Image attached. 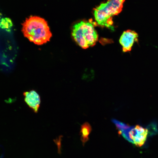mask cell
<instances>
[{
    "label": "cell",
    "mask_w": 158,
    "mask_h": 158,
    "mask_svg": "<svg viewBox=\"0 0 158 158\" xmlns=\"http://www.w3.org/2000/svg\"><path fill=\"white\" fill-rule=\"evenodd\" d=\"M72 34L76 42L84 49L94 46L98 39V34L93 24L86 21H81L75 24Z\"/></svg>",
    "instance_id": "obj_3"
},
{
    "label": "cell",
    "mask_w": 158,
    "mask_h": 158,
    "mask_svg": "<svg viewBox=\"0 0 158 158\" xmlns=\"http://www.w3.org/2000/svg\"><path fill=\"white\" fill-rule=\"evenodd\" d=\"M138 34L135 31L128 30L124 31L119 39L123 52L130 51L135 42H138Z\"/></svg>",
    "instance_id": "obj_5"
},
{
    "label": "cell",
    "mask_w": 158,
    "mask_h": 158,
    "mask_svg": "<svg viewBox=\"0 0 158 158\" xmlns=\"http://www.w3.org/2000/svg\"><path fill=\"white\" fill-rule=\"evenodd\" d=\"M125 0H107L94 8L95 19L99 25L113 29L112 16L120 13L122 10Z\"/></svg>",
    "instance_id": "obj_2"
},
{
    "label": "cell",
    "mask_w": 158,
    "mask_h": 158,
    "mask_svg": "<svg viewBox=\"0 0 158 158\" xmlns=\"http://www.w3.org/2000/svg\"><path fill=\"white\" fill-rule=\"evenodd\" d=\"M112 122L115 125L118 130L119 134L122 132L129 130L132 126H130L122 122L115 119H112Z\"/></svg>",
    "instance_id": "obj_8"
},
{
    "label": "cell",
    "mask_w": 158,
    "mask_h": 158,
    "mask_svg": "<svg viewBox=\"0 0 158 158\" xmlns=\"http://www.w3.org/2000/svg\"><path fill=\"white\" fill-rule=\"evenodd\" d=\"M22 25V32L24 36L37 45L47 43L52 36L47 21L39 16H30Z\"/></svg>",
    "instance_id": "obj_1"
},
{
    "label": "cell",
    "mask_w": 158,
    "mask_h": 158,
    "mask_svg": "<svg viewBox=\"0 0 158 158\" xmlns=\"http://www.w3.org/2000/svg\"><path fill=\"white\" fill-rule=\"evenodd\" d=\"M25 102L35 113H37L40 107L41 100L40 96L35 90H32L23 93Z\"/></svg>",
    "instance_id": "obj_6"
},
{
    "label": "cell",
    "mask_w": 158,
    "mask_h": 158,
    "mask_svg": "<svg viewBox=\"0 0 158 158\" xmlns=\"http://www.w3.org/2000/svg\"><path fill=\"white\" fill-rule=\"evenodd\" d=\"M148 133L147 128L138 125L132 126L129 132L131 142L137 146H141L145 142Z\"/></svg>",
    "instance_id": "obj_4"
},
{
    "label": "cell",
    "mask_w": 158,
    "mask_h": 158,
    "mask_svg": "<svg viewBox=\"0 0 158 158\" xmlns=\"http://www.w3.org/2000/svg\"><path fill=\"white\" fill-rule=\"evenodd\" d=\"M13 26L11 20L7 18H2L0 22V27L8 31H10Z\"/></svg>",
    "instance_id": "obj_9"
},
{
    "label": "cell",
    "mask_w": 158,
    "mask_h": 158,
    "mask_svg": "<svg viewBox=\"0 0 158 158\" xmlns=\"http://www.w3.org/2000/svg\"><path fill=\"white\" fill-rule=\"evenodd\" d=\"M92 130L91 127L87 122L84 123L81 126L80 134L81 139L83 144L89 139L88 135Z\"/></svg>",
    "instance_id": "obj_7"
}]
</instances>
